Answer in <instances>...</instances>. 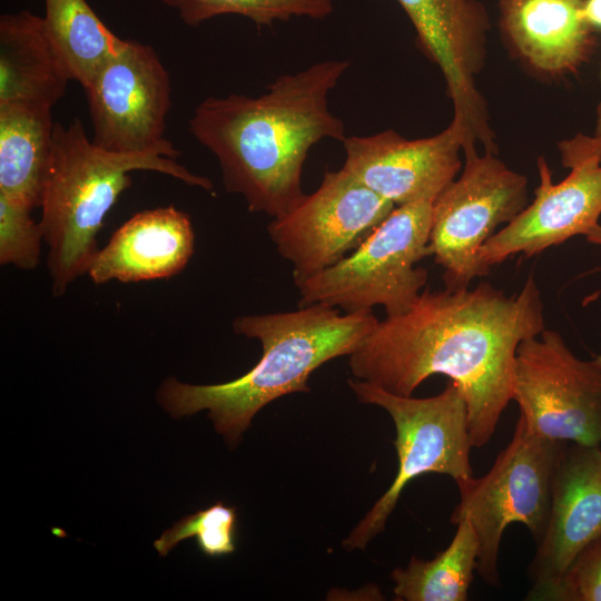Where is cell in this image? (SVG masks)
Returning <instances> with one entry per match:
<instances>
[{
  "instance_id": "obj_17",
  "label": "cell",
  "mask_w": 601,
  "mask_h": 601,
  "mask_svg": "<svg viewBox=\"0 0 601 601\" xmlns=\"http://www.w3.org/2000/svg\"><path fill=\"white\" fill-rule=\"evenodd\" d=\"M584 0H501V26L516 52L552 76L575 73L595 48Z\"/></svg>"
},
{
  "instance_id": "obj_15",
  "label": "cell",
  "mask_w": 601,
  "mask_h": 601,
  "mask_svg": "<svg viewBox=\"0 0 601 601\" xmlns=\"http://www.w3.org/2000/svg\"><path fill=\"white\" fill-rule=\"evenodd\" d=\"M342 144V168L395 206L433 201L462 169V138L451 124L427 138L407 139L387 129L347 136Z\"/></svg>"
},
{
  "instance_id": "obj_7",
  "label": "cell",
  "mask_w": 601,
  "mask_h": 601,
  "mask_svg": "<svg viewBox=\"0 0 601 601\" xmlns=\"http://www.w3.org/2000/svg\"><path fill=\"white\" fill-rule=\"evenodd\" d=\"M564 442L540 437L519 416L511 442L481 477L457 482L460 502L451 514L467 520L477 536L476 572L491 587L501 585L499 553L512 523L525 525L538 542L546 525L552 472Z\"/></svg>"
},
{
  "instance_id": "obj_22",
  "label": "cell",
  "mask_w": 601,
  "mask_h": 601,
  "mask_svg": "<svg viewBox=\"0 0 601 601\" xmlns=\"http://www.w3.org/2000/svg\"><path fill=\"white\" fill-rule=\"evenodd\" d=\"M174 9L180 20L196 27L220 16H240L257 26H272L294 18L319 20L333 10V0H158Z\"/></svg>"
},
{
  "instance_id": "obj_13",
  "label": "cell",
  "mask_w": 601,
  "mask_h": 601,
  "mask_svg": "<svg viewBox=\"0 0 601 601\" xmlns=\"http://www.w3.org/2000/svg\"><path fill=\"white\" fill-rule=\"evenodd\" d=\"M410 18L417 43L439 66L453 104V125L465 145L496 154L486 104L475 77L484 66L490 18L476 0H396Z\"/></svg>"
},
{
  "instance_id": "obj_28",
  "label": "cell",
  "mask_w": 601,
  "mask_h": 601,
  "mask_svg": "<svg viewBox=\"0 0 601 601\" xmlns=\"http://www.w3.org/2000/svg\"><path fill=\"white\" fill-rule=\"evenodd\" d=\"M588 242L601 246V224L592 227L585 235Z\"/></svg>"
},
{
  "instance_id": "obj_25",
  "label": "cell",
  "mask_w": 601,
  "mask_h": 601,
  "mask_svg": "<svg viewBox=\"0 0 601 601\" xmlns=\"http://www.w3.org/2000/svg\"><path fill=\"white\" fill-rule=\"evenodd\" d=\"M550 601H601V535L577 555Z\"/></svg>"
},
{
  "instance_id": "obj_12",
  "label": "cell",
  "mask_w": 601,
  "mask_h": 601,
  "mask_svg": "<svg viewBox=\"0 0 601 601\" xmlns=\"http://www.w3.org/2000/svg\"><path fill=\"white\" fill-rule=\"evenodd\" d=\"M563 167L570 173L554 184L543 157L538 158L540 184L534 200L481 248L480 262L492 266L515 254L526 257L585 235L601 216V161L592 136L577 134L559 144Z\"/></svg>"
},
{
  "instance_id": "obj_3",
  "label": "cell",
  "mask_w": 601,
  "mask_h": 601,
  "mask_svg": "<svg viewBox=\"0 0 601 601\" xmlns=\"http://www.w3.org/2000/svg\"><path fill=\"white\" fill-rule=\"evenodd\" d=\"M377 322L373 312L342 314L323 304L236 317L234 332L262 345L254 367L219 384L195 385L170 377L158 391L159 403L174 418L207 410L216 431L235 446L263 407L284 395L309 392L311 374L333 358L349 356Z\"/></svg>"
},
{
  "instance_id": "obj_24",
  "label": "cell",
  "mask_w": 601,
  "mask_h": 601,
  "mask_svg": "<svg viewBox=\"0 0 601 601\" xmlns=\"http://www.w3.org/2000/svg\"><path fill=\"white\" fill-rule=\"evenodd\" d=\"M33 209L0 194V264L30 270L38 266L45 243Z\"/></svg>"
},
{
  "instance_id": "obj_27",
  "label": "cell",
  "mask_w": 601,
  "mask_h": 601,
  "mask_svg": "<svg viewBox=\"0 0 601 601\" xmlns=\"http://www.w3.org/2000/svg\"><path fill=\"white\" fill-rule=\"evenodd\" d=\"M595 140L597 150L601 161V102L595 109V127L592 136Z\"/></svg>"
},
{
  "instance_id": "obj_18",
  "label": "cell",
  "mask_w": 601,
  "mask_h": 601,
  "mask_svg": "<svg viewBox=\"0 0 601 601\" xmlns=\"http://www.w3.org/2000/svg\"><path fill=\"white\" fill-rule=\"evenodd\" d=\"M69 80L42 17L29 10L0 16V105L52 108Z\"/></svg>"
},
{
  "instance_id": "obj_8",
  "label": "cell",
  "mask_w": 601,
  "mask_h": 601,
  "mask_svg": "<svg viewBox=\"0 0 601 601\" xmlns=\"http://www.w3.org/2000/svg\"><path fill=\"white\" fill-rule=\"evenodd\" d=\"M461 175L432 203L430 256L443 268L447 289H463L487 275L480 250L528 206V179L509 168L494 152L462 148Z\"/></svg>"
},
{
  "instance_id": "obj_6",
  "label": "cell",
  "mask_w": 601,
  "mask_h": 601,
  "mask_svg": "<svg viewBox=\"0 0 601 601\" xmlns=\"http://www.w3.org/2000/svg\"><path fill=\"white\" fill-rule=\"evenodd\" d=\"M348 385L359 402L377 405L391 415L398 457L391 486L343 542L345 549L353 550L364 549L383 532L402 491L415 477L437 473L457 483L473 476V446L466 403L452 381L437 395L423 398L393 394L356 378H349Z\"/></svg>"
},
{
  "instance_id": "obj_23",
  "label": "cell",
  "mask_w": 601,
  "mask_h": 601,
  "mask_svg": "<svg viewBox=\"0 0 601 601\" xmlns=\"http://www.w3.org/2000/svg\"><path fill=\"white\" fill-rule=\"evenodd\" d=\"M237 525L236 508L219 501L177 521L154 542V548L166 556L181 541L195 539L206 556L229 555L236 551Z\"/></svg>"
},
{
  "instance_id": "obj_19",
  "label": "cell",
  "mask_w": 601,
  "mask_h": 601,
  "mask_svg": "<svg viewBox=\"0 0 601 601\" xmlns=\"http://www.w3.org/2000/svg\"><path fill=\"white\" fill-rule=\"evenodd\" d=\"M49 107L0 105V194L39 207L53 142Z\"/></svg>"
},
{
  "instance_id": "obj_16",
  "label": "cell",
  "mask_w": 601,
  "mask_h": 601,
  "mask_svg": "<svg viewBox=\"0 0 601 601\" xmlns=\"http://www.w3.org/2000/svg\"><path fill=\"white\" fill-rule=\"evenodd\" d=\"M194 246L195 234L186 213L175 206L142 210L97 252L87 275L97 285L169 278L186 267Z\"/></svg>"
},
{
  "instance_id": "obj_21",
  "label": "cell",
  "mask_w": 601,
  "mask_h": 601,
  "mask_svg": "<svg viewBox=\"0 0 601 601\" xmlns=\"http://www.w3.org/2000/svg\"><path fill=\"white\" fill-rule=\"evenodd\" d=\"M479 541L472 524L462 520L449 546L432 560L413 556L391 578L396 600L465 601L476 571Z\"/></svg>"
},
{
  "instance_id": "obj_10",
  "label": "cell",
  "mask_w": 601,
  "mask_h": 601,
  "mask_svg": "<svg viewBox=\"0 0 601 601\" xmlns=\"http://www.w3.org/2000/svg\"><path fill=\"white\" fill-rule=\"evenodd\" d=\"M83 90L97 146L122 154L178 157L165 137L171 105L169 73L151 46L126 40Z\"/></svg>"
},
{
  "instance_id": "obj_5",
  "label": "cell",
  "mask_w": 601,
  "mask_h": 601,
  "mask_svg": "<svg viewBox=\"0 0 601 601\" xmlns=\"http://www.w3.org/2000/svg\"><path fill=\"white\" fill-rule=\"evenodd\" d=\"M433 201L396 206L376 229L335 265L296 285L298 306L323 304L344 313H405L427 282L415 265L430 256Z\"/></svg>"
},
{
  "instance_id": "obj_2",
  "label": "cell",
  "mask_w": 601,
  "mask_h": 601,
  "mask_svg": "<svg viewBox=\"0 0 601 601\" xmlns=\"http://www.w3.org/2000/svg\"><path fill=\"white\" fill-rule=\"evenodd\" d=\"M349 68L343 59L315 62L277 77L257 97H208L194 110L189 131L218 160L227 193L252 213L273 218L306 195L304 162L314 145L347 137L329 108V93Z\"/></svg>"
},
{
  "instance_id": "obj_29",
  "label": "cell",
  "mask_w": 601,
  "mask_h": 601,
  "mask_svg": "<svg viewBox=\"0 0 601 601\" xmlns=\"http://www.w3.org/2000/svg\"><path fill=\"white\" fill-rule=\"evenodd\" d=\"M599 367H601V354H599L598 356L594 357V359H592Z\"/></svg>"
},
{
  "instance_id": "obj_11",
  "label": "cell",
  "mask_w": 601,
  "mask_h": 601,
  "mask_svg": "<svg viewBox=\"0 0 601 601\" xmlns=\"http://www.w3.org/2000/svg\"><path fill=\"white\" fill-rule=\"evenodd\" d=\"M395 207L343 168L327 170L319 187L273 218L267 231L298 285L355 250Z\"/></svg>"
},
{
  "instance_id": "obj_9",
  "label": "cell",
  "mask_w": 601,
  "mask_h": 601,
  "mask_svg": "<svg viewBox=\"0 0 601 601\" xmlns=\"http://www.w3.org/2000/svg\"><path fill=\"white\" fill-rule=\"evenodd\" d=\"M512 401L540 437L601 445V367L577 357L550 329L516 349Z\"/></svg>"
},
{
  "instance_id": "obj_26",
  "label": "cell",
  "mask_w": 601,
  "mask_h": 601,
  "mask_svg": "<svg viewBox=\"0 0 601 601\" xmlns=\"http://www.w3.org/2000/svg\"><path fill=\"white\" fill-rule=\"evenodd\" d=\"M582 11L593 28H601V0H584Z\"/></svg>"
},
{
  "instance_id": "obj_4",
  "label": "cell",
  "mask_w": 601,
  "mask_h": 601,
  "mask_svg": "<svg viewBox=\"0 0 601 601\" xmlns=\"http://www.w3.org/2000/svg\"><path fill=\"white\" fill-rule=\"evenodd\" d=\"M150 170L213 191L211 180L159 154H122L97 146L76 118L55 122L51 159L39 220L48 247L47 268L55 296L63 295L95 258L97 235L118 197L131 185L130 173Z\"/></svg>"
},
{
  "instance_id": "obj_1",
  "label": "cell",
  "mask_w": 601,
  "mask_h": 601,
  "mask_svg": "<svg viewBox=\"0 0 601 601\" xmlns=\"http://www.w3.org/2000/svg\"><path fill=\"white\" fill-rule=\"evenodd\" d=\"M544 327L533 275L511 296L489 283L425 288L405 313L378 319L348 365L354 378L403 396L446 375L465 400L472 446L482 447L512 401L518 346Z\"/></svg>"
},
{
  "instance_id": "obj_30",
  "label": "cell",
  "mask_w": 601,
  "mask_h": 601,
  "mask_svg": "<svg viewBox=\"0 0 601 601\" xmlns=\"http://www.w3.org/2000/svg\"><path fill=\"white\" fill-rule=\"evenodd\" d=\"M600 447H601V445H600Z\"/></svg>"
},
{
  "instance_id": "obj_20",
  "label": "cell",
  "mask_w": 601,
  "mask_h": 601,
  "mask_svg": "<svg viewBox=\"0 0 601 601\" xmlns=\"http://www.w3.org/2000/svg\"><path fill=\"white\" fill-rule=\"evenodd\" d=\"M42 18L71 80L82 88L126 43V39L117 37L86 0H45Z\"/></svg>"
},
{
  "instance_id": "obj_14",
  "label": "cell",
  "mask_w": 601,
  "mask_h": 601,
  "mask_svg": "<svg viewBox=\"0 0 601 601\" xmlns=\"http://www.w3.org/2000/svg\"><path fill=\"white\" fill-rule=\"evenodd\" d=\"M601 535V447L564 442L551 477L550 510L529 566L525 600L550 601L577 555Z\"/></svg>"
}]
</instances>
